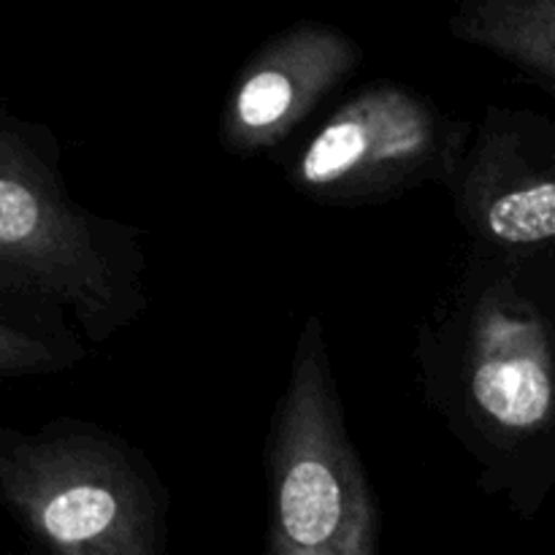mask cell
Listing matches in <instances>:
<instances>
[{"label": "cell", "mask_w": 555, "mask_h": 555, "mask_svg": "<svg viewBox=\"0 0 555 555\" xmlns=\"http://www.w3.org/2000/svg\"><path fill=\"white\" fill-rule=\"evenodd\" d=\"M415 363L480 491L534 515L555 493V253L464 244L417 328Z\"/></svg>", "instance_id": "obj_1"}, {"label": "cell", "mask_w": 555, "mask_h": 555, "mask_svg": "<svg viewBox=\"0 0 555 555\" xmlns=\"http://www.w3.org/2000/svg\"><path fill=\"white\" fill-rule=\"evenodd\" d=\"M9 301L101 347L150 309V287L141 233L76 204L54 135L0 108V304Z\"/></svg>", "instance_id": "obj_2"}, {"label": "cell", "mask_w": 555, "mask_h": 555, "mask_svg": "<svg viewBox=\"0 0 555 555\" xmlns=\"http://www.w3.org/2000/svg\"><path fill=\"white\" fill-rule=\"evenodd\" d=\"M0 504L52 555H166L171 499L155 466L92 423L0 428Z\"/></svg>", "instance_id": "obj_3"}, {"label": "cell", "mask_w": 555, "mask_h": 555, "mask_svg": "<svg viewBox=\"0 0 555 555\" xmlns=\"http://www.w3.org/2000/svg\"><path fill=\"white\" fill-rule=\"evenodd\" d=\"M271 555H379V509L341 410L325 325L304 323L269 437Z\"/></svg>", "instance_id": "obj_4"}, {"label": "cell", "mask_w": 555, "mask_h": 555, "mask_svg": "<svg viewBox=\"0 0 555 555\" xmlns=\"http://www.w3.org/2000/svg\"><path fill=\"white\" fill-rule=\"evenodd\" d=\"M469 135V122L412 87L372 81L309 135L287 179L323 206L379 204L423 184L448 190Z\"/></svg>", "instance_id": "obj_5"}, {"label": "cell", "mask_w": 555, "mask_h": 555, "mask_svg": "<svg viewBox=\"0 0 555 555\" xmlns=\"http://www.w3.org/2000/svg\"><path fill=\"white\" fill-rule=\"evenodd\" d=\"M448 193L464 244L504 255L555 253V122L488 106L472 125Z\"/></svg>", "instance_id": "obj_6"}, {"label": "cell", "mask_w": 555, "mask_h": 555, "mask_svg": "<svg viewBox=\"0 0 555 555\" xmlns=\"http://www.w3.org/2000/svg\"><path fill=\"white\" fill-rule=\"evenodd\" d=\"M358 63L356 38L323 22H298L276 33L233 79L220 117L222 144L238 157L274 150L356 74Z\"/></svg>", "instance_id": "obj_7"}, {"label": "cell", "mask_w": 555, "mask_h": 555, "mask_svg": "<svg viewBox=\"0 0 555 555\" xmlns=\"http://www.w3.org/2000/svg\"><path fill=\"white\" fill-rule=\"evenodd\" d=\"M448 30L555 92V0H464Z\"/></svg>", "instance_id": "obj_8"}, {"label": "cell", "mask_w": 555, "mask_h": 555, "mask_svg": "<svg viewBox=\"0 0 555 555\" xmlns=\"http://www.w3.org/2000/svg\"><path fill=\"white\" fill-rule=\"evenodd\" d=\"M85 358V341L36 320L11 318L0 309V379L36 377L76 366Z\"/></svg>", "instance_id": "obj_9"}, {"label": "cell", "mask_w": 555, "mask_h": 555, "mask_svg": "<svg viewBox=\"0 0 555 555\" xmlns=\"http://www.w3.org/2000/svg\"><path fill=\"white\" fill-rule=\"evenodd\" d=\"M0 309H5V304H0Z\"/></svg>", "instance_id": "obj_10"}]
</instances>
